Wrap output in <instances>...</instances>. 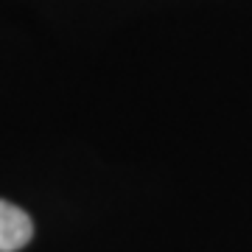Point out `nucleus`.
Returning <instances> with one entry per match:
<instances>
[{
    "label": "nucleus",
    "instance_id": "obj_1",
    "mask_svg": "<svg viewBox=\"0 0 252 252\" xmlns=\"http://www.w3.org/2000/svg\"><path fill=\"white\" fill-rule=\"evenodd\" d=\"M34 235V221L23 207L0 199V252L23 250Z\"/></svg>",
    "mask_w": 252,
    "mask_h": 252
}]
</instances>
